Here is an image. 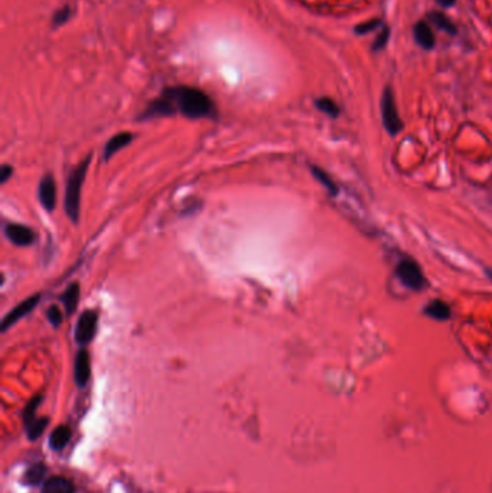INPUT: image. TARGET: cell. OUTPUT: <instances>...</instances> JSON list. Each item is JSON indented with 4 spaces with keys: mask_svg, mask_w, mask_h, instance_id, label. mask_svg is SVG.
<instances>
[{
    "mask_svg": "<svg viewBox=\"0 0 492 493\" xmlns=\"http://www.w3.org/2000/svg\"><path fill=\"white\" fill-rule=\"evenodd\" d=\"M162 95L172 103L176 113H180L187 118H217L218 115L215 103L208 94L198 88L187 85L169 87L163 90Z\"/></svg>",
    "mask_w": 492,
    "mask_h": 493,
    "instance_id": "6da1fadb",
    "label": "cell"
},
{
    "mask_svg": "<svg viewBox=\"0 0 492 493\" xmlns=\"http://www.w3.org/2000/svg\"><path fill=\"white\" fill-rule=\"evenodd\" d=\"M91 162V156H87L68 176L66 187L64 207L68 218L77 224L81 214V188L87 176V170Z\"/></svg>",
    "mask_w": 492,
    "mask_h": 493,
    "instance_id": "7a4b0ae2",
    "label": "cell"
},
{
    "mask_svg": "<svg viewBox=\"0 0 492 493\" xmlns=\"http://www.w3.org/2000/svg\"><path fill=\"white\" fill-rule=\"evenodd\" d=\"M394 273L397 276V279L400 280V283L414 291V293H420L424 289L429 287V281L424 276L423 269L420 267V264L411 259V257H403L397 261Z\"/></svg>",
    "mask_w": 492,
    "mask_h": 493,
    "instance_id": "3957f363",
    "label": "cell"
},
{
    "mask_svg": "<svg viewBox=\"0 0 492 493\" xmlns=\"http://www.w3.org/2000/svg\"><path fill=\"white\" fill-rule=\"evenodd\" d=\"M381 118H383V126L390 136L394 137L403 132L404 125L399 114L391 87H386L381 95Z\"/></svg>",
    "mask_w": 492,
    "mask_h": 493,
    "instance_id": "277c9868",
    "label": "cell"
},
{
    "mask_svg": "<svg viewBox=\"0 0 492 493\" xmlns=\"http://www.w3.org/2000/svg\"><path fill=\"white\" fill-rule=\"evenodd\" d=\"M42 403V395L34 397L24 410V422H25V433L29 440H38L39 436L43 433V430L48 424L46 417H38L36 411L38 407Z\"/></svg>",
    "mask_w": 492,
    "mask_h": 493,
    "instance_id": "5b68a950",
    "label": "cell"
},
{
    "mask_svg": "<svg viewBox=\"0 0 492 493\" xmlns=\"http://www.w3.org/2000/svg\"><path fill=\"white\" fill-rule=\"evenodd\" d=\"M97 328H98V313L96 311L83 312L76 325V333H74L76 342L83 348L87 346L94 339L97 333Z\"/></svg>",
    "mask_w": 492,
    "mask_h": 493,
    "instance_id": "8992f818",
    "label": "cell"
},
{
    "mask_svg": "<svg viewBox=\"0 0 492 493\" xmlns=\"http://www.w3.org/2000/svg\"><path fill=\"white\" fill-rule=\"evenodd\" d=\"M39 301H41V294L39 293H36V294L25 299L24 301H21L16 307H14V309L9 313H6V316L4 318L2 325H0V326H2V331L6 332L9 328H12L21 319L28 316L35 309V307L38 306Z\"/></svg>",
    "mask_w": 492,
    "mask_h": 493,
    "instance_id": "52a82bcc",
    "label": "cell"
},
{
    "mask_svg": "<svg viewBox=\"0 0 492 493\" xmlns=\"http://www.w3.org/2000/svg\"><path fill=\"white\" fill-rule=\"evenodd\" d=\"M5 237L18 246H29L35 242V232L22 224L18 222H8L4 227Z\"/></svg>",
    "mask_w": 492,
    "mask_h": 493,
    "instance_id": "ba28073f",
    "label": "cell"
},
{
    "mask_svg": "<svg viewBox=\"0 0 492 493\" xmlns=\"http://www.w3.org/2000/svg\"><path fill=\"white\" fill-rule=\"evenodd\" d=\"M38 199L41 205L48 211L52 212L56 207V187L55 180L51 173H46L42 176L39 185H38Z\"/></svg>",
    "mask_w": 492,
    "mask_h": 493,
    "instance_id": "9c48e42d",
    "label": "cell"
},
{
    "mask_svg": "<svg viewBox=\"0 0 492 493\" xmlns=\"http://www.w3.org/2000/svg\"><path fill=\"white\" fill-rule=\"evenodd\" d=\"M173 114H176V111H175L172 103L166 97L160 95L159 98H156L148 104V107L138 117V120L146 121V120H155V118H162V117H170Z\"/></svg>",
    "mask_w": 492,
    "mask_h": 493,
    "instance_id": "30bf717a",
    "label": "cell"
},
{
    "mask_svg": "<svg viewBox=\"0 0 492 493\" xmlns=\"http://www.w3.org/2000/svg\"><path fill=\"white\" fill-rule=\"evenodd\" d=\"M421 313L432 321L446 322L452 319V307L445 300L434 299L426 303V306L421 309Z\"/></svg>",
    "mask_w": 492,
    "mask_h": 493,
    "instance_id": "8fae6325",
    "label": "cell"
},
{
    "mask_svg": "<svg viewBox=\"0 0 492 493\" xmlns=\"http://www.w3.org/2000/svg\"><path fill=\"white\" fill-rule=\"evenodd\" d=\"M91 377V363H90V355L83 348L77 352L76 360H74V380L78 387H86Z\"/></svg>",
    "mask_w": 492,
    "mask_h": 493,
    "instance_id": "7c38bea8",
    "label": "cell"
},
{
    "mask_svg": "<svg viewBox=\"0 0 492 493\" xmlns=\"http://www.w3.org/2000/svg\"><path fill=\"white\" fill-rule=\"evenodd\" d=\"M133 140V135L130 132H121L114 135L111 139L107 140L106 146H104V152H103V157L106 162H108L117 152H120L121 149H125L126 146H129Z\"/></svg>",
    "mask_w": 492,
    "mask_h": 493,
    "instance_id": "4fadbf2b",
    "label": "cell"
},
{
    "mask_svg": "<svg viewBox=\"0 0 492 493\" xmlns=\"http://www.w3.org/2000/svg\"><path fill=\"white\" fill-rule=\"evenodd\" d=\"M413 33H414V39H416V42L419 43L420 48L427 49V51L435 48L436 38H435V33H434L432 28H430V25L427 22H424V21L417 22L414 25Z\"/></svg>",
    "mask_w": 492,
    "mask_h": 493,
    "instance_id": "5bb4252c",
    "label": "cell"
},
{
    "mask_svg": "<svg viewBox=\"0 0 492 493\" xmlns=\"http://www.w3.org/2000/svg\"><path fill=\"white\" fill-rule=\"evenodd\" d=\"M42 493H76V486L67 477L52 476L42 483Z\"/></svg>",
    "mask_w": 492,
    "mask_h": 493,
    "instance_id": "9a60e30c",
    "label": "cell"
},
{
    "mask_svg": "<svg viewBox=\"0 0 492 493\" xmlns=\"http://www.w3.org/2000/svg\"><path fill=\"white\" fill-rule=\"evenodd\" d=\"M59 300H61V303L64 304L66 315L67 316L74 315V312L77 311L78 300H80V284L78 283H71L70 286H67L64 293L59 296Z\"/></svg>",
    "mask_w": 492,
    "mask_h": 493,
    "instance_id": "2e32d148",
    "label": "cell"
},
{
    "mask_svg": "<svg viewBox=\"0 0 492 493\" xmlns=\"http://www.w3.org/2000/svg\"><path fill=\"white\" fill-rule=\"evenodd\" d=\"M71 440V428L68 425L56 427L49 436V446L52 450H63Z\"/></svg>",
    "mask_w": 492,
    "mask_h": 493,
    "instance_id": "e0dca14e",
    "label": "cell"
},
{
    "mask_svg": "<svg viewBox=\"0 0 492 493\" xmlns=\"http://www.w3.org/2000/svg\"><path fill=\"white\" fill-rule=\"evenodd\" d=\"M311 173L314 175V177L322 185V187L328 191V194L331 197H337L339 194V190H338V185L335 183V180L328 175V172H325L322 167L317 166V165H312L311 166Z\"/></svg>",
    "mask_w": 492,
    "mask_h": 493,
    "instance_id": "ac0fdd59",
    "label": "cell"
},
{
    "mask_svg": "<svg viewBox=\"0 0 492 493\" xmlns=\"http://www.w3.org/2000/svg\"><path fill=\"white\" fill-rule=\"evenodd\" d=\"M45 474H46V467L42 463H35L26 469L24 476V483L28 486H36L45 482Z\"/></svg>",
    "mask_w": 492,
    "mask_h": 493,
    "instance_id": "d6986e66",
    "label": "cell"
},
{
    "mask_svg": "<svg viewBox=\"0 0 492 493\" xmlns=\"http://www.w3.org/2000/svg\"><path fill=\"white\" fill-rule=\"evenodd\" d=\"M430 22H432L435 26H438L439 29L448 32L449 35H456V26L451 22V19L442 14V12H432L429 15Z\"/></svg>",
    "mask_w": 492,
    "mask_h": 493,
    "instance_id": "ffe728a7",
    "label": "cell"
},
{
    "mask_svg": "<svg viewBox=\"0 0 492 493\" xmlns=\"http://www.w3.org/2000/svg\"><path fill=\"white\" fill-rule=\"evenodd\" d=\"M315 105H317V108L319 111H322L324 114L329 115L331 118H337L341 114L339 105L329 97H321V98L315 100Z\"/></svg>",
    "mask_w": 492,
    "mask_h": 493,
    "instance_id": "44dd1931",
    "label": "cell"
},
{
    "mask_svg": "<svg viewBox=\"0 0 492 493\" xmlns=\"http://www.w3.org/2000/svg\"><path fill=\"white\" fill-rule=\"evenodd\" d=\"M46 319L48 322L53 326V328H59L63 325L64 321V315L63 311H61V307L58 304H51L46 309Z\"/></svg>",
    "mask_w": 492,
    "mask_h": 493,
    "instance_id": "7402d4cb",
    "label": "cell"
},
{
    "mask_svg": "<svg viewBox=\"0 0 492 493\" xmlns=\"http://www.w3.org/2000/svg\"><path fill=\"white\" fill-rule=\"evenodd\" d=\"M71 15H73V9H71V6H68V5L64 6V8L58 9V11L53 14V16H52V25H53V28H58V26L66 25V24L70 21Z\"/></svg>",
    "mask_w": 492,
    "mask_h": 493,
    "instance_id": "603a6c76",
    "label": "cell"
},
{
    "mask_svg": "<svg viewBox=\"0 0 492 493\" xmlns=\"http://www.w3.org/2000/svg\"><path fill=\"white\" fill-rule=\"evenodd\" d=\"M389 39H390V28L384 26L381 29V32L377 35V38H376V41L373 43V51H377V52L383 51L387 46Z\"/></svg>",
    "mask_w": 492,
    "mask_h": 493,
    "instance_id": "cb8c5ba5",
    "label": "cell"
},
{
    "mask_svg": "<svg viewBox=\"0 0 492 493\" xmlns=\"http://www.w3.org/2000/svg\"><path fill=\"white\" fill-rule=\"evenodd\" d=\"M380 25H381V21L373 19V21H370V22H364V24L357 25V26L354 28V31H355L357 35H365V33H370V32L376 31Z\"/></svg>",
    "mask_w": 492,
    "mask_h": 493,
    "instance_id": "d4e9b609",
    "label": "cell"
},
{
    "mask_svg": "<svg viewBox=\"0 0 492 493\" xmlns=\"http://www.w3.org/2000/svg\"><path fill=\"white\" fill-rule=\"evenodd\" d=\"M12 173L14 167L11 165H4L2 169H0V183H6L9 177H12Z\"/></svg>",
    "mask_w": 492,
    "mask_h": 493,
    "instance_id": "484cf974",
    "label": "cell"
},
{
    "mask_svg": "<svg viewBox=\"0 0 492 493\" xmlns=\"http://www.w3.org/2000/svg\"><path fill=\"white\" fill-rule=\"evenodd\" d=\"M436 2H438L441 6H444V8H451V6L455 5L456 0H436Z\"/></svg>",
    "mask_w": 492,
    "mask_h": 493,
    "instance_id": "4316f807",
    "label": "cell"
},
{
    "mask_svg": "<svg viewBox=\"0 0 492 493\" xmlns=\"http://www.w3.org/2000/svg\"><path fill=\"white\" fill-rule=\"evenodd\" d=\"M485 274H486L488 279L492 281V270H491V269H486V270H485Z\"/></svg>",
    "mask_w": 492,
    "mask_h": 493,
    "instance_id": "83f0119b",
    "label": "cell"
}]
</instances>
